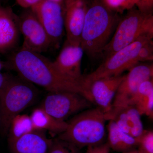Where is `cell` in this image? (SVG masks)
I'll return each instance as SVG.
<instances>
[{"label":"cell","instance_id":"obj_1","mask_svg":"<svg viewBox=\"0 0 153 153\" xmlns=\"http://www.w3.org/2000/svg\"><path fill=\"white\" fill-rule=\"evenodd\" d=\"M6 68L16 71L34 85L49 92L68 91L85 97L93 104L89 90L82 81L69 78L60 73L52 61L41 55L23 47L12 52L5 61Z\"/></svg>","mask_w":153,"mask_h":153},{"label":"cell","instance_id":"obj_2","mask_svg":"<svg viewBox=\"0 0 153 153\" xmlns=\"http://www.w3.org/2000/svg\"><path fill=\"white\" fill-rule=\"evenodd\" d=\"M120 19L118 14L108 8L100 0L90 2L80 36L84 52L93 57L101 54Z\"/></svg>","mask_w":153,"mask_h":153},{"label":"cell","instance_id":"obj_3","mask_svg":"<svg viewBox=\"0 0 153 153\" xmlns=\"http://www.w3.org/2000/svg\"><path fill=\"white\" fill-rule=\"evenodd\" d=\"M105 114L98 107L88 108L69 121L66 130L57 138L79 150L103 143L105 136Z\"/></svg>","mask_w":153,"mask_h":153},{"label":"cell","instance_id":"obj_4","mask_svg":"<svg viewBox=\"0 0 153 153\" xmlns=\"http://www.w3.org/2000/svg\"><path fill=\"white\" fill-rule=\"evenodd\" d=\"M38 89L20 76H11L0 91V133L7 135L12 120L38 98Z\"/></svg>","mask_w":153,"mask_h":153},{"label":"cell","instance_id":"obj_5","mask_svg":"<svg viewBox=\"0 0 153 153\" xmlns=\"http://www.w3.org/2000/svg\"><path fill=\"white\" fill-rule=\"evenodd\" d=\"M146 34L153 36V13H144L134 8L121 18L112 37L101 54L105 59Z\"/></svg>","mask_w":153,"mask_h":153},{"label":"cell","instance_id":"obj_6","mask_svg":"<svg viewBox=\"0 0 153 153\" xmlns=\"http://www.w3.org/2000/svg\"><path fill=\"white\" fill-rule=\"evenodd\" d=\"M153 38L152 35H143L133 43L105 59L94 71L83 76L82 81L85 87L89 90V85L94 80L107 76L121 75L124 71L138 64L137 55L140 49Z\"/></svg>","mask_w":153,"mask_h":153},{"label":"cell","instance_id":"obj_7","mask_svg":"<svg viewBox=\"0 0 153 153\" xmlns=\"http://www.w3.org/2000/svg\"><path fill=\"white\" fill-rule=\"evenodd\" d=\"M92 104L79 93L63 91L49 92L40 107L55 118L66 121L71 116L88 109Z\"/></svg>","mask_w":153,"mask_h":153},{"label":"cell","instance_id":"obj_8","mask_svg":"<svg viewBox=\"0 0 153 153\" xmlns=\"http://www.w3.org/2000/svg\"><path fill=\"white\" fill-rule=\"evenodd\" d=\"M30 8L47 32L53 47H59L65 30L63 4L41 0Z\"/></svg>","mask_w":153,"mask_h":153},{"label":"cell","instance_id":"obj_9","mask_svg":"<svg viewBox=\"0 0 153 153\" xmlns=\"http://www.w3.org/2000/svg\"><path fill=\"white\" fill-rule=\"evenodd\" d=\"M18 20L24 38L22 47L41 54L53 47L47 32L31 8L25 9L18 16Z\"/></svg>","mask_w":153,"mask_h":153},{"label":"cell","instance_id":"obj_10","mask_svg":"<svg viewBox=\"0 0 153 153\" xmlns=\"http://www.w3.org/2000/svg\"><path fill=\"white\" fill-rule=\"evenodd\" d=\"M153 77L152 64H137L129 69L119 86L111 109L128 105L140 85Z\"/></svg>","mask_w":153,"mask_h":153},{"label":"cell","instance_id":"obj_11","mask_svg":"<svg viewBox=\"0 0 153 153\" xmlns=\"http://www.w3.org/2000/svg\"><path fill=\"white\" fill-rule=\"evenodd\" d=\"M90 3L88 0H63L64 27L67 41L80 43L82 27Z\"/></svg>","mask_w":153,"mask_h":153},{"label":"cell","instance_id":"obj_12","mask_svg":"<svg viewBox=\"0 0 153 153\" xmlns=\"http://www.w3.org/2000/svg\"><path fill=\"white\" fill-rule=\"evenodd\" d=\"M84 51L80 43L67 40L55 61L56 68L60 73L71 79L82 81L81 62Z\"/></svg>","mask_w":153,"mask_h":153},{"label":"cell","instance_id":"obj_13","mask_svg":"<svg viewBox=\"0 0 153 153\" xmlns=\"http://www.w3.org/2000/svg\"><path fill=\"white\" fill-rule=\"evenodd\" d=\"M124 75L107 76L94 80L89 86L94 104L107 113L112 108L113 102Z\"/></svg>","mask_w":153,"mask_h":153},{"label":"cell","instance_id":"obj_14","mask_svg":"<svg viewBox=\"0 0 153 153\" xmlns=\"http://www.w3.org/2000/svg\"><path fill=\"white\" fill-rule=\"evenodd\" d=\"M106 120H113L124 132L137 139L144 131L141 115L131 105L112 108L105 114Z\"/></svg>","mask_w":153,"mask_h":153},{"label":"cell","instance_id":"obj_15","mask_svg":"<svg viewBox=\"0 0 153 153\" xmlns=\"http://www.w3.org/2000/svg\"><path fill=\"white\" fill-rule=\"evenodd\" d=\"M20 34L18 16L10 7L0 6V53L15 49Z\"/></svg>","mask_w":153,"mask_h":153},{"label":"cell","instance_id":"obj_16","mask_svg":"<svg viewBox=\"0 0 153 153\" xmlns=\"http://www.w3.org/2000/svg\"><path fill=\"white\" fill-rule=\"evenodd\" d=\"M46 131L38 130L27 134L9 144L10 153H48L52 139Z\"/></svg>","mask_w":153,"mask_h":153},{"label":"cell","instance_id":"obj_17","mask_svg":"<svg viewBox=\"0 0 153 153\" xmlns=\"http://www.w3.org/2000/svg\"><path fill=\"white\" fill-rule=\"evenodd\" d=\"M30 116L37 130L49 131L53 136L63 133L68 126L67 122L55 118L40 106L33 110Z\"/></svg>","mask_w":153,"mask_h":153},{"label":"cell","instance_id":"obj_18","mask_svg":"<svg viewBox=\"0 0 153 153\" xmlns=\"http://www.w3.org/2000/svg\"><path fill=\"white\" fill-rule=\"evenodd\" d=\"M108 141L110 149L123 153L136 149L137 139L124 132L113 120H109L107 126Z\"/></svg>","mask_w":153,"mask_h":153},{"label":"cell","instance_id":"obj_19","mask_svg":"<svg viewBox=\"0 0 153 153\" xmlns=\"http://www.w3.org/2000/svg\"><path fill=\"white\" fill-rule=\"evenodd\" d=\"M128 105H133L141 115L152 118L153 116V78L143 82L138 88Z\"/></svg>","mask_w":153,"mask_h":153},{"label":"cell","instance_id":"obj_20","mask_svg":"<svg viewBox=\"0 0 153 153\" xmlns=\"http://www.w3.org/2000/svg\"><path fill=\"white\" fill-rule=\"evenodd\" d=\"M30 116L20 114L12 120L7 134L8 144L13 142L23 136L38 131Z\"/></svg>","mask_w":153,"mask_h":153},{"label":"cell","instance_id":"obj_21","mask_svg":"<svg viewBox=\"0 0 153 153\" xmlns=\"http://www.w3.org/2000/svg\"><path fill=\"white\" fill-rule=\"evenodd\" d=\"M105 7L117 14L130 10L136 6L137 0H100Z\"/></svg>","mask_w":153,"mask_h":153},{"label":"cell","instance_id":"obj_22","mask_svg":"<svg viewBox=\"0 0 153 153\" xmlns=\"http://www.w3.org/2000/svg\"><path fill=\"white\" fill-rule=\"evenodd\" d=\"M137 150L139 153H153V131L144 130L137 138Z\"/></svg>","mask_w":153,"mask_h":153},{"label":"cell","instance_id":"obj_23","mask_svg":"<svg viewBox=\"0 0 153 153\" xmlns=\"http://www.w3.org/2000/svg\"><path fill=\"white\" fill-rule=\"evenodd\" d=\"M48 153H79V149L57 138L52 139Z\"/></svg>","mask_w":153,"mask_h":153},{"label":"cell","instance_id":"obj_24","mask_svg":"<svg viewBox=\"0 0 153 153\" xmlns=\"http://www.w3.org/2000/svg\"><path fill=\"white\" fill-rule=\"evenodd\" d=\"M137 60L140 62L152 61L153 60V41L149 40L142 46L138 52Z\"/></svg>","mask_w":153,"mask_h":153},{"label":"cell","instance_id":"obj_25","mask_svg":"<svg viewBox=\"0 0 153 153\" xmlns=\"http://www.w3.org/2000/svg\"><path fill=\"white\" fill-rule=\"evenodd\" d=\"M136 6L142 12L153 13V0H137Z\"/></svg>","mask_w":153,"mask_h":153},{"label":"cell","instance_id":"obj_26","mask_svg":"<svg viewBox=\"0 0 153 153\" xmlns=\"http://www.w3.org/2000/svg\"><path fill=\"white\" fill-rule=\"evenodd\" d=\"M110 150L109 145L106 142L88 147L87 153H109Z\"/></svg>","mask_w":153,"mask_h":153},{"label":"cell","instance_id":"obj_27","mask_svg":"<svg viewBox=\"0 0 153 153\" xmlns=\"http://www.w3.org/2000/svg\"><path fill=\"white\" fill-rule=\"evenodd\" d=\"M41 0H16L20 7L24 9L30 8L39 2Z\"/></svg>","mask_w":153,"mask_h":153},{"label":"cell","instance_id":"obj_28","mask_svg":"<svg viewBox=\"0 0 153 153\" xmlns=\"http://www.w3.org/2000/svg\"><path fill=\"white\" fill-rule=\"evenodd\" d=\"M11 76L12 74L8 73L0 72V91L2 89Z\"/></svg>","mask_w":153,"mask_h":153},{"label":"cell","instance_id":"obj_29","mask_svg":"<svg viewBox=\"0 0 153 153\" xmlns=\"http://www.w3.org/2000/svg\"><path fill=\"white\" fill-rule=\"evenodd\" d=\"M3 68H6V62L2 61L0 58V72Z\"/></svg>","mask_w":153,"mask_h":153},{"label":"cell","instance_id":"obj_30","mask_svg":"<svg viewBox=\"0 0 153 153\" xmlns=\"http://www.w3.org/2000/svg\"><path fill=\"white\" fill-rule=\"evenodd\" d=\"M122 153H139L138 152L137 149L132 150L128 151V152H125Z\"/></svg>","mask_w":153,"mask_h":153},{"label":"cell","instance_id":"obj_31","mask_svg":"<svg viewBox=\"0 0 153 153\" xmlns=\"http://www.w3.org/2000/svg\"><path fill=\"white\" fill-rule=\"evenodd\" d=\"M50 1L59 3V4H63V0H50Z\"/></svg>","mask_w":153,"mask_h":153},{"label":"cell","instance_id":"obj_32","mask_svg":"<svg viewBox=\"0 0 153 153\" xmlns=\"http://www.w3.org/2000/svg\"><path fill=\"white\" fill-rule=\"evenodd\" d=\"M4 0H0V6L1 5L2 3H3V2L4 1Z\"/></svg>","mask_w":153,"mask_h":153},{"label":"cell","instance_id":"obj_33","mask_svg":"<svg viewBox=\"0 0 153 153\" xmlns=\"http://www.w3.org/2000/svg\"><path fill=\"white\" fill-rule=\"evenodd\" d=\"M0 123H1V117H0Z\"/></svg>","mask_w":153,"mask_h":153},{"label":"cell","instance_id":"obj_34","mask_svg":"<svg viewBox=\"0 0 153 153\" xmlns=\"http://www.w3.org/2000/svg\"><path fill=\"white\" fill-rule=\"evenodd\" d=\"M0 153H1V152H0Z\"/></svg>","mask_w":153,"mask_h":153}]
</instances>
